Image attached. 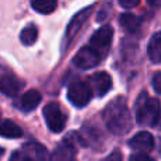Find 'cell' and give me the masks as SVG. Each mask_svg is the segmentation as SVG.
Here are the masks:
<instances>
[{
  "instance_id": "9",
  "label": "cell",
  "mask_w": 161,
  "mask_h": 161,
  "mask_svg": "<svg viewBox=\"0 0 161 161\" xmlns=\"http://www.w3.org/2000/svg\"><path fill=\"white\" fill-rule=\"evenodd\" d=\"M23 153L28 157L30 161H53L48 150L42 144L36 142H28L23 146Z\"/></svg>"
},
{
  "instance_id": "17",
  "label": "cell",
  "mask_w": 161,
  "mask_h": 161,
  "mask_svg": "<svg viewBox=\"0 0 161 161\" xmlns=\"http://www.w3.org/2000/svg\"><path fill=\"white\" fill-rule=\"evenodd\" d=\"M119 21H120V25H122L126 31H130V33L136 31L137 27L140 25V19L139 17H136L134 14H131V13L122 14L120 19H119Z\"/></svg>"
},
{
  "instance_id": "6",
  "label": "cell",
  "mask_w": 161,
  "mask_h": 161,
  "mask_svg": "<svg viewBox=\"0 0 161 161\" xmlns=\"http://www.w3.org/2000/svg\"><path fill=\"white\" fill-rule=\"evenodd\" d=\"M102 57L96 53L95 50H92L89 45H85L83 48L76 53V55L74 57V64L80 69H91L100 64Z\"/></svg>"
},
{
  "instance_id": "14",
  "label": "cell",
  "mask_w": 161,
  "mask_h": 161,
  "mask_svg": "<svg viewBox=\"0 0 161 161\" xmlns=\"http://www.w3.org/2000/svg\"><path fill=\"white\" fill-rule=\"evenodd\" d=\"M147 54L153 64H160L161 62V31L153 34V37L150 38Z\"/></svg>"
},
{
  "instance_id": "12",
  "label": "cell",
  "mask_w": 161,
  "mask_h": 161,
  "mask_svg": "<svg viewBox=\"0 0 161 161\" xmlns=\"http://www.w3.org/2000/svg\"><path fill=\"white\" fill-rule=\"evenodd\" d=\"M40 102H41V93L37 89H30L24 95H21V97L17 102V106L24 112H31L40 105Z\"/></svg>"
},
{
  "instance_id": "23",
  "label": "cell",
  "mask_w": 161,
  "mask_h": 161,
  "mask_svg": "<svg viewBox=\"0 0 161 161\" xmlns=\"http://www.w3.org/2000/svg\"><path fill=\"white\" fill-rule=\"evenodd\" d=\"M119 4L125 8H131V7H136V6L139 4V0H131V2L130 0H120Z\"/></svg>"
},
{
  "instance_id": "22",
  "label": "cell",
  "mask_w": 161,
  "mask_h": 161,
  "mask_svg": "<svg viewBox=\"0 0 161 161\" xmlns=\"http://www.w3.org/2000/svg\"><path fill=\"white\" fill-rule=\"evenodd\" d=\"M102 161H123L122 153H120V151H113V153H110L106 158H103Z\"/></svg>"
},
{
  "instance_id": "16",
  "label": "cell",
  "mask_w": 161,
  "mask_h": 161,
  "mask_svg": "<svg viewBox=\"0 0 161 161\" xmlns=\"http://www.w3.org/2000/svg\"><path fill=\"white\" fill-rule=\"evenodd\" d=\"M38 38V30L34 24H28L20 33V41L24 45H33Z\"/></svg>"
},
{
  "instance_id": "10",
  "label": "cell",
  "mask_w": 161,
  "mask_h": 161,
  "mask_svg": "<svg viewBox=\"0 0 161 161\" xmlns=\"http://www.w3.org/2000/svg\"><path fill=\"white\" fill-rule=\"evenodd\" d=\"M53 161H78L76 160V147L69 142V139L64 140L58 144L53 154Z\"/></svg>"
},
{
  "instance_id": "21",
  "label": "cell",
  "mask_w": 161,
  "mask_h": 161,
  "mask_svg": "<svg viewBox=\"0 0 161 161\" xmlns=\"http://www.w3.org/2000/svg\"><path fill=\"white\" fill-rule=\"evenodd\" d=\"M130 161H154V158H151V157L147 156V154L137 153V154L130 156Z\"/></svg>"
},
{
  "instance_id": "1",
  "label": "cell",
  "mask_w": 161,
  "mask_h": 161,
  "mask_svg": "<svg viewBox=\"0 0 161 161\" xmlns=\"http://www.w3.org/2000/svg\"><path fill=\"white\" fill-rule=\"evenodd\" d=\"M103 120L109 131L116 136H123L129 133L131 129V116L127 108L126 99L123 96H117L106 105L102 112Z\"/></svg>"
},
{
  "instance_id": "20",
  "label": "cell",
  "mask_w": 161,
  "mask_h": 161,
  "mask_svg": "<svg viewBox=\"0 0 161 161\" xmlns=\"http://www.w3.org/2000/svg\"><path fill=\"white\" fill-rule=\"evenodd\" d=\"M10 161H30V160H28V157L20 150V151H14V153L11 154Z\"/></svg>"
},
{
  "instance_id": "13",
  "label": "cell",
  "mask_w": 161,
  "mask_h": 161,
  "mask_svg": "<svg viewBox=\"0 0 161 161\" xmlns=\"http://www.w3.org/2000/svg\"><path fill=\"white\" fill-rule=\"evenodd\" d=\"M91 10H92V7L85 8V10L79 11V13L72 19V21H71L69 25H68L67 36H65V42L71 41V40L76 36V33H78V31L80 30V27L83 25V21H86V19H88L89 14H91Z\"/></svg>"
},
{
  "instance_id": "2",
  "label": "cell",
  "mask_w": 161,
  "mask_h": 161,
  "mask_svg": "<svg viewBox=\"0 0 161 161\" xmlns=\"http://www.w3.org/2000/svg\"><path fill=\"white\" fill-rule=\"evenodd\" d=\"M161 116V105L156 97H148L146 92L136 102V119L140 126H156Z\"/></svg>"
},
{
  "instance_id": "25",
  "label": "cell",
  "mask_w": 161,
  "mask_h": 161,
  "mask_svg": "<svg viewBox=\"0 0 161 161\" xmlns=\"http://www.w3.org/2000/svg\"><path fill=\"white\" fill-rule=\"evenodd\" d=\"M3 153H4V150H3V148H2V147H0V157H2V156H3Z\"/></svg>"
},
{
  "instance_id": "19",
  "label": "cell",
  "mask_w": 161,
  "mask_h": 161,
  "mask_svg": "<svg viewBox=\"0 0 161 161\" xmlns=\"http://www.w3.org/2000/svg\"><path fill=\"white\" fill-rule=\"evenodd\" d=\"M153 89L157 92V93L161 95V71L160 72H156L153 76Z\"/></svg>"
},
{
  "instance_id": "7",
  "label": "cell",
  "mask_w": 161,
  "mask_h": 161,
  "mask_svg": "<svg viewBox=\"0 0 161 161\" xmlns=\"http://www.w3.org/2000/svg\"><path fill=\"white\" fill-rule=\"evenodd\" d=\"M129 147L136 150L137 153L146 154L154 148V137L148 131H140L129 140Z\"/></svg>"
},
{
  "instance_id": "3",
  "label": "cell",
  "mask_w": 161,
  "mask_h": 161,
  "mask_svg": "<svg viewBox=\"0 0 161 161\" xmlns=\"http://www.w3.org/2000/svg\"><path fill=\"white\" fill-rule=\"evenodd\" d=\"M42 113H44V119L51 131L59 133L64 130L65 125H67V114L64 113L59 105H57L55 102L48 103V105H45Z\"/></svg>"
},
{
  "instance_id": "15",
  "label": "cell",
  "mask_w": 161,
  "mask_h": 161,
  "mask_svg": "<svg viewBox=\"0 0 161 161\" xmlns=\"http://www.w3.org/2000/svg\"><path fill=\"white\" fill-rule=\"evenodd\" d=\"M0 136L6 137V139H19L23 136V131L14 122L3 120L0 122Z\"/></svg>"
},
{
  "instance_id": "8",
  "label": "cell",
  "mask_w": 161,
  "mask_h": 161,
  "mask_svg": "<svg viewBox=\"0 0 161 161\" xmlns=\"http://www.w3.org/2000/svg\"><path fill=\"white\" fill-rule=\"evenodd\" d=\"M91 89L95 92V95L99 97L105 96L112 88V78L106 72H96L91 76Z\"/></svg>"
},
{
  "instance_id": "5",
  "label": "cell",
  "mask_w": 161,
  "mask_h": 161,
  "mask_svg": "<svg viewBox=\"0 0 161 161\" xmlns=\"http://www.w3.org/2000/svg\"><path fill=\"white\" fill-rule=\"evenodd\" d=\"M112 40H113V28L110 25H103L102 28H99L93 34V37L89 41V47L95 50L103 58L110 48Z\"/></svg>"
},
{
  "instance_id": "11",
  "label": "cell",
  "mask_w": 161,
  "mask_h": 161,
  "mask_svg": "<svg viewBox=\"0 0 161 161\" xmlns=\"http://www.w3.org/2000/svg\"><path fill=\"white\" fill-rule=\"evenodd\" d=\"M23 85H24V83H23L21 80L17 79L13 74L7 72L2 79H0V92L4 93L6 96L13 97V96H17V95H19V92L21 91V88H23Z\"/></svg>"
},
{
  "instance_id": "24",
  "label": "cell",
  "mask_w": 161,
  "mask_h": 161,
  "mask_svg": "<svg viewBox=\"0 0 161 161\" xmlns=\"http://www.w3.org/2000/svg\"><path fill=\"white\" fill-rule=\"evenodd\" d=\"M7 72H8L7 69H4V68H3V67H0V79H2L3 76H4V75H6V74H7Z\"/></svg>"
},
{
  "instance_id": "4",
  "label": "cell",
  "mask_w": 161,
  "mask_h": 161,
  "mask_svg": "<svg viewBox=\"0 0 161 161\" xmlns=\"http://www.w3.org/2000/svg\"><path fill=\"white\" fill-rule=\"evenodd\" d=\"M92 95L93 92H92L89 83L82 82V80L71 83L68 88V99L76 108H83L88 105L92 99Z\"/></svg>"
},
{
  "instance_id": "26",
  "label": "cell",
  "mask_w": 161,
  "mask_h": 161,
  "mask_svg": "<svg viewBox=\"0 0 161 161\" xmlns=\"http://www.w3.org/2000/svg\"><path fill=\"white\" fill-rule=\"evenodd\" d=\"M0 117H2V110H0Z\"/></svg>"
},
{
  "instance_id": "18",
  "label": "cell",
  "mask_w": 161,
  "mask_h": 161,
  "mask_svg": "<svg viewBox=\"0 0 161 161\" xmlns=\"http://www.w3.org/2000/svg\"><path fill=\"white\" fill-rule=\"evenodd\" d=\"M31 7L41 14H50L55 10L57 2L55 0H34L31 2Z\"/></svg>"
}]
</instances>
